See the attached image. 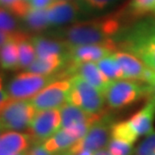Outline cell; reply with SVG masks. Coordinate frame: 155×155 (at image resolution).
Wrapping results in <instances>:
<instances>
[{
	"instance_id": "1",
	"label": "cell",
	"mask_w": 155,
	"mask_h": 155,
	"mask_svg": "<svg viewBox=\"0 0 155 155\" xmlns=\"http://www.w3.org/2000/svg\"><path fill=\"white\" fill-rule=\"evenodd\" d=\"M121 17L113 15L75 22L59 30L57 37L70 46L101 44L114 45L118 48L116 39L122 30Z\"/></svg>"
},
{
	"instance_id": "2",
	"label": "cell",
	"mask_w": 155,
	"mask_h": 155,
	"mask_svg": "<svg viewBox=\"0 0 155 155\" xmlns=\"http://www.w3.org/2000/svg\"><path fill=\"white\" fill-rule=\"evenodd\" d=\"M118 49L127 51L155 72V19L137 22L116 40Z\"/></svg>"
},
{
	"instance_id": "3",
	"label": "cell",
	"mask_w": 155,
	"mask_h": 155,
	"mask_svg": "<svg viewBox=\"0 0 155 155\" xmlns=\"http://www.w3.org/2000/svg\"><path fill=\"white\" fill-rule=\"evenodd\" d=\"M104 96L110 109L121 110L146 97V84L125 78L112 80L104 91Z\"/></svg>"
},
{
	"instance_id": "4",
	"label": "cell",
	"mask_w": 155,
	"mask_h": 155,
	"mask_svg": "<svg viewBox=\"0 0 155 155\" xmlns=\"http://www.w3.org/2000/svg\"><path fill=\"white\" fill-rule=\"evenodd\" d=\"M69 79L71 88L68 95V103L91 114L104 112L105 98L98 89L77 74L69 78Z\"/></svg>"
},
{
	"instance_id": "5",
	"label": "cell",
	"mask_w": 155,
	"mask_h": 155,
	"mask_svg": "<svg viewBox=\"0 0 155 155\" xmlns=\"http://www.w3.org/2000/svg\"><path fill=\"white\" fill-rule=\"evenodd\" d=\"M59 78L58 75H41L25 71L11 78L5 89L11 98L28 100L33 98L44 87Z\"/></svg>"
},
{
	"instance_id": "6",
	"label": "cell",
	"mask_w": 155,
	"mask_h": 155,
	"mask_svg": "<svg viewBox=\"0 0 155 155\" xmlns=\"http://www.w3.org/2000/svg\"><path fill=\"white\" fill-rule=\"evenodd\" d=\"M36 112L30 101L10 98L0 111V125L5 130H27Z\"/></svg>"
},
{
	"instance_id": "7",
	"label": "cell",
	"mask_w": 155,
	"mask_h": 155,
	"mask_svg": "<svg viewBox=\"0 0 155 155\" xmlns=\"http://www.w3.org/2000/svg\"><path fill=\"white\" fill-rule=\"evenodd\" d=\"M111 118L104 114L89 128L85 135L77 140L66 151L70 155H77L83 151L95 153L107 147L111 139Z\"/></svg>"
},
{
	"instance_id": "8",
	"label": "cell",
	"mask_w": 155,
	"mask_h": 155,
	"mask_svg": "<svg viewBox=\"0 0 155 155\" xmlns=\"http://www.w3.org/2000/svg\"><path fill=\"white\" fill-rule=\"evenodd\" d=\"M70 88L69 78H59L42 89L30 99V103L37 110L61 109L68 103Z\"/></svg>"
},
{
	"instance_id": "9",
	"label": "cell",
	"mask_w": 155,
	"mask_h": 155,
	"mask_svg": "<svg viewBox=\"0 0 155 155\" xmlns=\"http://www.w3.org/2000/svg\"><path fill=\"white\" fill-rule=\"evenodd\" d=\"M61 111L58 109L37 110L27 129L33 144H42L61 128Z\"/></svg>"
},
{
	"instance_id": "10",
	"label": "cell",
	"mask_w": 155,
	"mask_h": 155,
	"mask_svg": "<svg viewBox=\"0 0 155 155\" xmlns=\"http://www.w3.org/2000/svg\"><path fill=\"white\" fill-rule=\"evenodd\" d=\"M113 55L122 68L125 79L148 84L155 76L154 71L147 67L143 61L129 52L118 50L113 53Z\"/></svg>"
},
{
	"instance_id": "11",
	"label": "cell",
	"mask_w": 155,
	"mask_h": 155,
	"mask_svg": "<svg viewBox=\"0 0 155 155\" xmlns=\"http://www.w3.org/2000/svg\"><path fill=\"white\" fill-rule=\"evenodd\" d=\"M80 0H55L47 8L50 26H60L75 22L81 13Z\"/></svg>"
},
{
	"instance_id": "12",
	"label": "cell",
	"mask_w": 155,
	"mask_h": 155,
	"mask_svg": "<svg viewBox=\"0 0 155 155\" xmlns=\"http://www.w3.org/2000/svg\"><path fill=\"white\" fill-rule=\"evenodd\" d=\"M116 51H118V48L114 45H69L68 58L73 63L96 62Z\"/></svg>"
},
{
	"instance_id": "13",
	"label": "cell",
	"mask_w": 155,
	"mask_h": 155,
	"mask_svg": "<svg viewBox=\"0 0 155 155\" xmlns=\"http://www.w3.org/2000/svg\"><path fill=\"white\" fill-rule=\"evenodd\" d=\"M30 143L28 134L7 130L0 134V155H15L28 151Z\"/></svg>"
},
{
	"instance_id": "14",
	"label": "cell",
	"mask_w": 155,
	"mask_h": 155,
	"mask_svg": "<svg viewBox=\"0 0 155 155\" xmlns=\"http://www.w3.org/2000/svg\"><path fill=\"white\" fill-rule=\"evenodd\" d=\"M155 119V100L148 99L145 106L134 114L127 121L134 131L140 136L147 135L153 130Z\"/></svg>"
},
{
	"instance_id": "15",
	"label": "cell",
	"mask_w": 155,
	"mask_h": 155,
	"mask_svg": "<svg viewBox=\"0 0 155 155\" xmlns=\"http://www.w3.org/2000/svg\"><path fill=\"white\" fill-rule=\"evenodd\" d=\"M61 116V128H67L76 123H89L93 124L99 120L105 113L91 114L78 106L67 103L60 109Z\"/></svg>"
},
{
	"instance_id": "16",
	"label": "cell",
	"mask_w": 155,
	"mask_h": 155,
	"mask_svg": "<svg viewBox=\"0 0 155 155\" xmlns=\"http://www.w3.org/2000/svg\"><path fill=\"white\" fill-rule=\"evenodd\" d=\"M33 43L37 58H48L52 56H68L69 45L61 40H54L41 35L30 39Z\"/></svg>"
},
{
	"instance_id": "17",
	"label": "cell",
	"mask_w": 155,
	"mask_h": 155,
	"mask_svg": "<svg viewBox=\"0 0 155 155\" xmlns=\"http://www.w3.org/2000/svg\"><path fill=\"white\" fill-rule=\"evenodd\" d=\"M28 35L22 31L14 34L5 44L0 49V67L4 70H18L19 69V54L18 43L24 38H28Z\"/></svg>"
},
{
	"instance_id": "18",
	"label": "cell",
	"mask_w": 155,
	"mask_h": 155,
	"mask_svg": "<svg viewBox=\"0 0 155 155\" xmlns=\"http://www.w3.org/2000/svg\"><path fill=\"white\" fill-rule=\"evenodd\" d=\"M68 61V56H52L48 58L36 57L25 71L41 75H58L56 73L63 72V68L67 66Z\"/></svg>"
},
{
	"instance_id": "19",
	"label": "cell",
	"mask_w": 155,
	"mask_h": 155,
	"mask_svg": "<svg viewBox=\"0 0 155 155\" xmlns=\"http://www.w3.org/2000/svg\"><path fill=\"white\" fill-rule=\"evenodd\" d=\"M77 140L66 128H60L54 135L42 143L46 150L53 154H59L69 149Z\"/></svg>"
},
{
	"instance_id": "20",
	"label": "cell",
	"mask_w": 155,
	"mask_h": 155,
	"mask_svg": "<svg viewBox=\"0 0 155 155\" xmlns=\"http://www.w3.org/2000/svg\"><path fill=\"white\" fill-rule=\"evenodd\" d=\"M22 20L25 22L27 28L34 32H41L50 26L47 15V9L31 8Z\"/></svg>"
},
{
	"instance_id": "21",
	"label": "cell",
	"mask_w": 155,
	"mask_h": 155,
	"mask_svg": "<svg viewBox=\"0 0 155 155\" xmlns=\"http://www.w3.org/2000/svg\"><path fill=\"white\" fill-rule=\"evenodd\" d=\"M100 71L109 80H116L124 78L123 72L113 54L101 59L97 63Z\"/></svg>"
},
{
	"instance_id": "22",
	"label": "cell",
	"mask_w": 155,
	"mask_h": 155,
	"mask_svg": "<svg viewBox=\"0 0 155 155\" xmlns=\"http://www.w3.org/2000/svg\"><path fill=\"white\" fill-rule=\"evenodd\" d=\"M111 138L134 144L139 136L134 131L128 121H122L113 123L111 127Z\"/></svg>"
},
{
	"instance_id": "23",
	"label": "cell",
	"mask_w": 155,
	"mask_h": 155,
	"mask_svg": "<svg viewBox=\"0 0 155 155\" xmlns=\"http://www.w3.org/2000/svg\"><path fill=\"white\" fill-rule=\"evenodd\" d=\"M126 11L131 18H139L152 12L155 13V0H130Z\"/></svg>"
},
{
	"instance_id": "24",
	"label": "cell",
	"mask_w": 155,
	"mask_h": 155,
	"mask_svg": "<svg viewBox=\"0 0 155 155\" xmlns=\"http://www.w3.org/2000/svg\"><path fill=\"white\" fill-rule=\"evenodd\" d=\"M19 69H26L36 58V53L30 39L24 38L18 43Z\"/></svg>"
},
{
	"instance_id": "25",
	"label": "cell",
	"mask_w": 155,
	"mask_h": 155,
	"mask_svg": "<svg viewBox=\"0 0 155 155\" xmlns=\"http://www.w3.org/2000/svg\"><path fill=\"white\" fill-rule=\"evenodd\" d=\"M0 6L10 11L17 18L22 19L31 9L29 2L25 0H0Z\"/></svg>"
},
{
	"instance_id": "26",
	"label": "cell",
	"mask_w": 155,
	"mask_h": 155,
	"mask_svg": "<svg viewBox=\"0 0 155 155\" xmlns=\"http://www.w3.org/2000/svg\"><path fill=\"white\" fill-rule=\"evenodd\" d=\"M17 17L11 11L0 6V30L9 34H15L19 31Z\"/></svg>"
},
{
	"instance_id": "27",
	"label": "cell",
	"mask_w": 155,
	"mask_h": 155,
	"mask_svg": "<svg viewBox=\"0 0 155 155\" xmlns=\"http://www.w3.org/2000/svg\"><path fill=\"white\" fill-rule=\"evenodd\" d=\"M107 149L112 155H133L134 151L133 144L113 138L110 139Z\"/></svg>"
},
{
	"instance_id": "28",
	"label": "cell",
	"mask_w": 155,
	"mask_h": 155,
	"mask_svg": "<svg viewBox=\"0 0 155 155\" xmlns=\"http://www.w3.org/2000/svg\"><path fill=\"white\" fill-rule=\"evenodd\" d=\"M155 152V131L146 135V138L137 146L133 155H153Z\"/></svg>"
},
{
	"instance_id": "29",
	"label": "cell",
	"mask_w": 155,
	"mask_h": 155,
	"mask_svg": "<svg viewBox=\"0 0 155 155\" xmlns=\"http://www.w3.org/2000/svg\"><path fill=\"white\" fill-rule=\"evenodd\" d=\"M120 0H80L88 8L95 11H103L110 6L115 5Z\"/></svg>"
},
{
	"instance_id": "30",
	"label": "cell",
	"mask_w": 155,
	"mask_h": 155,
	"mask_svg": "<svg viewBox=\"0 0 155 155\" xmlns=\"http://www.w3.org/2000/svg\"><path fill=\"white\" fill-rule=\"evenodd\" d=\"M10 96L7 93L6 89L4 88V83H3V77L0 73V111L4 108V106L7 104V102L10 100Z\"/></svg>"
},
{
	"instance_id": "31",
	"label": "cell",
	"mask_w": 155,
	"mask_h": 155,
	"mask_svg": "<svg viewBox=\"0 0 155 155\" xmlns=\"http://www.w3.org/2000/svg\"><path fill=\"white\" fill-rule=\"evenodd\" d=\"M55 0H29V5L33 9H47Z\"/></svg>"
},
{
	"instance_id": "32",
	"label": "cell",
	"mask_w": 155,
	"mask_h": 155,
	"mask_svg": "<svg viewBox=\"0 0 155 155\" xmlns=\"http://www.w3.org/2000/svg\"><path fill=\"white\" fill-rule=\"evenodd\" d=\"M28 155H54L44 148L42 144H35L33 147L28 151Z\"/></svg>"
},
{
	"instance_id": "33",
	"label": "cell",
	"mask_w": 155,
	"mask_h": 155,
	"mask_svg": "<svg viewBox=\"0 0 155 155\" xmlns=\"http://www.w3.org/2000/svg\"><path fill=\"white\" fill-rule=\"evenodd\" d=\"M146 97L147 100H155V76L149 83L146 84Z\"/></svg>"
},
{
	"instance_id": "34",
	"label": "cell",
	"mask_w": 155,
	"mask_h": 155,
	"mask_svg": "<svg viewBox=\"0 0 155 155\" xmlns=\"http://www.w3.org/2000/svg\"><path fill=\"white\" fill-rule=\"evenodd\" d=\"M17 33V32H16ZM14 35V34H9L4 32V31H1L0 30V49L5 44L6 42L10 40V39Z\"/></svg>"
},
{
	"instance_id": "35",
	"label": "cell",
	"mask_w": 155,
	"mask_h": 155,
	"mask_svg": "<svg viewBox=\"0 0 155 155\" xmlns=\"http://www.w3.org/2000/svg\"><path fill=\"white\" fill-rule=\"evenodd\" d=\"M93 155H112L109 152V150L107 149V148H104V149H101L98 150V151H97V152H95L93 153Z\"/></svg>"
},
{
	"instance_id": "36",
	"label": "cell",
	"mask_w": 155,
	"mask_h": 155,
	"mask_svg": "<svg viewBox=\"0 0 155 155\" xmlns=\"http://www.w3.org/2000/svg\"><path fill=\"white\" fill-rule=\"evenodd\" d=\"M77 155H93V153L91 152H89V151H83L79 153H78Z\"/></svg>"
},
{
	"instance_id": "37",
	"label": "cell",
	"mask_w": 155,
	"mask_h": 155,
	"mask_svg": "<svg viewBox=\"0 0 155 155\" xmlns=\"http://www.w3.org/2000/svg\"><path fill=\"white\" fill-rule=\"evenodd\" d=\"M15 155H28V151H25V152H22V153H17V154Z\"/></svg>"
},
{
	"instance_id": "38",
	"label": "cell",
	"mask_w": 155,
	"mask_h": 155,
	"mask_svg": "<svg viewBox=\"0 0 155 155\" xmlns=\"http://www.w3.org/2000/svg\"><path fill=\"white\" fill-rule=\"evenodd\" d=\"M4 131H5V129H4V128H3V127H2V126L0 125V134L3 133Z\"/></svg>"
},
{
	"instance_id": "39",
	"label": "cell",
	"mask_w": 155,
	"mask_h": 155,
	"mask_svg": "<svg viewBox=\"0 0 155 155\" xmlns=\"http://www.w3.org/2000/svg\"><path fill=\"white\" fill-rule=\"evenodd\" d=\"M56 155H70L69 153H67V152H64V153H59V154H56Z\"/></svg>"
},
{
	"instance_id": "40",
	"label": "cell",
	"mask_w": 155,
	"mask_h": 155,
	"mask_svg": "<svg viewBox=\"0 0 155 155\" xmlns=\"http://www.w3.org/2000/svg\"><path fill=\"white\" fill-rule=\"evenodd\" d=\"M153 155H155V152H154V153H153Z\"/></svg>"
},
{
	"instance_id": "41",
	"label": "cell",
	"mask_w": 155,
	"mask_h": 155,
	"mask_svg": "<svg viewBox=\"0 0 155 155\" xmlns=\"http://www.w3.org/2000/svg\"><path fill=\"white\" fill-rule=\"evenodd\" d=\"M25 1H28V2H29V0H25Z\"/></svg>"
}]
</instances>
